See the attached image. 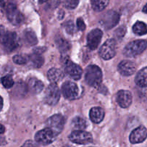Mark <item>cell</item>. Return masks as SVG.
Masks as SVG:
<instances>
[{
	"label": "cell",
	"mask_w": 147,
	"mask_h": 147,
	"mask_svg": "<svg viewBox=\"0 0 147 147\" xmlns=\"http://www.w3.org/2000/svg\"><path fill=\"white\" fill-rule=\"evenodd\" d=\"M103 74L101 69L96 65H90L88 66L86 70L85 80L88 86L98 88L102 83Z\"/></svg>",
	"instance_id": "1"
},
{
	"label": "cell",
	"mask_w": 147,
	"mask_h": 147,
	"mask_svg": "<svg viewBox=\"0 0 147 147\" xmlns=\"http://www.w3.org/2000/svg\"><path fill=\"white\" fill-rule=\"evenodd\" d=\"M1 42L4 50L8 53L14 51L20 45V39L14 32H4V27H1Z\"/></svg>",
	"instance_id": "2"
},
{
	"label": "cell",
	"mask_w": 147,
	"mask_h": 147,
	"mask_svg": "<svg viewBox=\"0 0 147 147\" xmlns=\"http://www.w3.org/2000/svg\"><path fill=\"white\" fill-rule=\"evenodd\" d=\"M147 48V40H138L131 42L125 47L123 55L128 57H134L142 54Z\"/></svg>",
	"instance_id": "3"
},
{
	"label": "cell",
	"mask_w": 147,
	"mask_h": 147,
	"mask_svg": "<svg viewBox=\"0 0 147 147\" xmlns=\"http://www.w3.org/2000/svg\"><path fill=\"white\" fill-rule=\"evenodd\" d=\"M57 136V135L51 129L47 127L46 129L39 131L36 133L34 136V140L38 144L45 146L54 142Z\"/></svg>",
	"instance_id": "4"
},
{
	"label": "cell",
	"mask_w": 147,
	"mask_h": 147,
	"mask_svg": "<svg viewBox=\"0 0 147 147\" xmlns=\"http://www.w3.org/2000/svg\"><path fill=\"white\" fill-rule=\"evenodd\" d=\"M60 98V90L57 85L53 83L49 85L45 93V102L50 106H55Z\"/></svg>",
	"instance_id": "5"
},
{
	"label": "cell",
	"mask_w": 147,
	"mask_h": 147,
	"mask_svg": "<svg viewBox=\"0 0 147 147\" xmlns=\"http://www.w3.org/2000/svg\"><path fill=\"white\" fill-rule=\"evenodd\" d=\"M116 53V44L114 39L106 40L99 50V55L104 60L113 58Z\"/></svg>",
	"instance_id": "6"
},
{
	"label": "cell",
	"mask_w": 147,
	"mask_h": 147,
	"mask_svg": "<svg viewBox=\"0 0 147 147\" xmlns=\"http://www.w3.org/2000/svg\"><path fill=\"white\" fill-rule=\"evenodd\" d=\"M65 118L60 114H55L49 118L46 121V126L47 127L50 128L54 131L57 136H58L64 128Z\"/></svg>",
	"instance_id": "7"
},
{
	"label": "cell",
	"mask_w": 147,
	"mask_h": 147,
	"mask_svg": "<svg viewBox=\"0 0 147 147\" xmlns=\"http://www.w3.org/2000/svg\"><path fill=\"white\" fill-rule=\"evenodd\" d=\"M73 143L78 144H88L93 142V136L90 133L83 130H75L69 136Z\"/></svg>",
	"instance_id": "8"
},
{
	"label": "cell",
	"mask_w": 147,
	"mask_h": 147,
	"mask_svg": "<svg viewBox=\"0 0 147 147\" xmlns=\"http://www.w3.org/2000/svg\"><path fill=\"white\" fill-rule=\"evenodd\" d=\"M61 91L65 98L67 100H75L79 96L78 86L71 81L65 82L62 86Z\"/></svg>",
	"instance_id": "9"
},
{
	"label": "cell",
	"mask_w": 147,
	"mask_h": 147,
	"mask_svg": "<svg viewBox=\"0 0 147 147\" xmlns=\"http://www.w3.org/2000/svg\"><path fill=\"white\" fill-rule=\"evenodd\" d=\"M7 16L8 20L11 24L14 25H19L24 20L23 14L17 9V6L13 3H10L7 7Z\"/></svg>",
	"instance_id": "10"
},
{
	"label": "cell",
	"mask_w": 147,
	"mask_h": 147,
	"mask_svg": "<svg viewBox=\"0 0 147 147\" xmlns=\"http://www.w3.org/2000/svg\"><path fill=\"white\" fill-rule=\"evenodd\" d=\"M119 20H120V15L119 13L113 10H111L105 13L101 18L100 23L106 30H110L119 23Z\"/></svg>",
	"instance_id": "11"
},
{
	"label": "cell",
	"mask_w": 147,
	"mask_h": 147,
	"mask_svg": "<svg viewBox=\"0 0 147 147\" xmlns=\"http://www.w3.org/2000/svg\"><path fill=\"white\" fill-rule=\"evenodd\" d=\"M102 37H103V32L99 29H94L88 34L87 44L90 50H96L100 43Z\"/></svg>",
	"instance_id": "12"
},
{
	"label": "cell",
	"mask_w": 147,
	"mask_h": 147,
	"mask_svg": "<svg viewBox=\"0 0 147 147\" xmlns=\"http://www.w3.org/2000/svg\"><path fill=\"white\" fill-rule=\"evenodd\" d=\"M65 72L74 80H79L83 74V70L81 67L70 60H67L66 62L65 65Z\"/></svg>",
	"instance_id": "13"
},
{
	"label": "cell",
	"mask_w": 147,
	"mask_h": 147,
	"mask_svg": "<svg viewBox=\"0 0 147 147\" xmlns=\"http://www.w3.org/2000/svg\"><path fill=\"white\" fill-rule=\"evenodd\" d=\"M147 138V129L144 126H139L131 133L129 141L131 144H139L144 142Z\"/></svg>",
	"instance_id": "14"
},
{
	"label": "cell",
	"mask_w": 147,
	"mask_h": 147,
	"mask_svg": "<svg viewBox=\"0 0 147 147\" xmlns=\"http://www.w3.org/2000/svg\"><path fill=\"white\" fill-rule=\"evenodd\" d=\"M118 70L123 76H132L136 70V64L129 60H123L118 65Z\"/></svg>",
	"instance_id": "15"
},
{
	"label": "cell",
	"mask_w": 147,
	"mask_h": 147,
	"mask_svg": "<svg viewBox=\"0 0 147 147\" xmlns=\"http://www.w3.org/2000/svg\"><path fill=\"white\" fill-rule=\"evenodd\" d=\"M116 101L118 104L123 109L129 107L132 103L131 93L129 90H119L116 95Z\"/></svg>",
	"instance_id": "16"
},
{
	"label": "cell",
	"mask_w": 147,
	"mask_h": 147,
	"mask_svg": "<svg viewBox=\"0 0 147 147\" xmlns=\"http://www.w3.org/2000/svg\"><path fill=\"white\" fill-rule=\"evenodd\" d=\"M89 116L92 122L95 123H99L103 121L105 116V112L101 108L93 107L90 109Z\"/></svg>",
	"instance_id": "17"
},
{
	"label": "cell",
	"mask_w": 147,
	"mask_h": 147,
	"mask_svg": "<svg viewBox=\"0 0 147 147\" xmlns=\"http://www.w3.org/2000/svg\"><path fill=\"white\" fill-rule=\"evenodd\" d=\"M64 77V73L61 70L53 67L47 72V78L51 83H58Z\"/></svg>",
	"instance_id": "18"
},
{
	"label": "cell",
	"mask_w": 147,
	"mask_h": 147,
	"mask_svg": "<svg viewBox=\"0 0 147 147\" xmlns=\"http://www.w3.org/2000/svg\"><path fill=\"white\" fill-rule=\"evenodd\" d=\"M29 90L34 94L40 93L44 88V84L42 81L37 80V78H30L28 81Z\"/></svg>",
	"instance_id": "19"
},
{
	"label": "cell",
	"mask_w": 147,
	"mask_h": 147,
	"mask_svg": "<svg viewBox=\"0 0 147 147\" xmlns=\"http://www.w3.org/2000/svg\"><path fill=\"white\" fill-rule=\"evenodd\" d=\"M135 83L139 87H147V67H144L138 72L135 78Z\"/></svg>",
	"instance_id": "20"
},
{
	"label": "cell",
	"mask_w": 147,
	"mask_h": 147,
	"mask_svg": "<svg viewBox=\"0 0 147 147\" xmlns=\"http://www.w3.org/2000/svg\"><path fill=\"white\" fill-rule=\"evenodd\" d=\"M29 60L32 63V65L35 67H40L44 64V58L41 55V54L34 53H34L29 55Z\"/></svg>",
	"instance_id": "21"
},
{
	"label": "cell",
	"mask_w": 147,
	"mask_h": 147,
	"mask_svg": "<svg viewBox=\"0 0 147 147\" xmlns=\"http://www.w3.org/2000/svg\"><path fill=\"white\" fill-rule=\"evenodd\" d=\"M133 32L137 35H144L147 34V24L143 22H136L133 26Z\"/></svg>",
	"instance_id": "22"
},
{
	"label": "cell",
	"mask_w": 147,
	"mask_h": 147,
	"mask_svg": "<svg viewBox=\"0 0 147 147\" xmlns=\"http://www.w3.org/2000/svg\"><path fill=\"white\" fill-rule=\"evenodd\" d=\"M24 40L27 45L30 46L34 45L37 43V38L35 33L31 30H27L24 33Z\"/></svg>",
	"instance_id": "23"
},
{
	"label": "cell",
	"mask_w": 147,
	"mask_h": 147,
	"mask_svg": "<svg viewBox=\"0 0 147 147\" xmlns=\"http://www.w3.org/2000/svg\"><path fill=\"white\" fill-rule=\"evenodd\" d=\"M71 126L75 130H84L87 126V123L83 118L75 117L72 121Z\"/></svg>",
	"instance_id": "24"
},
{
	"label": "cell",
	"mask_w": 147,
	"mask_h": 147,
	"mask_svg": "<svg viewBox=\"0 0 147 147\" xmlns=\"http://www.w3.org/2000/svg\"><path fill=\"white\" fill-rule=\"evenodd\" d=\"M56 45L60 51L61 53H65V52L68 51L70 47V44L68 41L65 40V39L61 37H58L56 38L55 40Z\"/></svg>",
	"instance_id": "25"
},
{
	"label": "cell",
	"mask_w": 147,
	"mask_h": 147,
	"mask_svg": "<svg viewBox=\"0 0 147 147\" xmlns=\"http://www.w3.org/2000/svg\"><path fill=\"white\" fill-rule=\"evenodd\" d=\"M109 0H91V6L96 11H101L106 8Z\"/></svg>",
	"instance_id": "26"
},
{
	"label": "cell",
	"mask_w": 147,
	"mask_h": 147,
	"mask_svg": "<svg viewBox=\"0 0 147 147\" xmlns=\"http://www.w3.org/2000/svg\"><path fill=\"white\" fill-rule=\"evenodd\" d=\"M13 61L15 64L24 65L29 61V57L23 55H16L13 57Z\"/></svg>",
	"instance_id": "27"
},
{
	"label": "cell",
	"mask_w": 147,
	"mask_h": 147,
	"mask_svg": "<svg viewBox=\"0 0 147 147\" xmlns=\"http://www.w3.org/2000/svg\"><path fill=\"white\" fill-rule=\"evenodd\" d=\"M1 83H2L4 88L9 89L11 88L14 86V80H13L11 76H5L1 78Z\"/></svg>",
	"instance_id": "28"
},
{
	"label": "cell",
	"mask_w": 147,
	"mask_h": 147,
	"mask_svg": "<svg viewBox=\"0 0 147 147\" xmlns=\"http://www.w3.org/2000/svg\"><path fill=\"white\" fill-rule=\"evenodd\" d=\"M64 27L66 32H67L68 34H72L74 32H76V28H75L74 23H73V21H71V20H69V21L66 22L64 24Z\"/></svg>",
	"instance_id": "29"
},
{
	"label": "cell",
	"mask_w": 147,
	"mask_h": 147,
	"mask_svg": "<svg viewBox=\"0 0 147 147\" xmlns=\"http://www.w3.org/2000/svg\"><path fill=\"white\" fill-rule=\"evenodd\" d=\"M80 0H65V6L69 9H73L78 7Z\"/></svg>",
	"instance_id": "30"
},
{
	"label": "cell",
	"mask_w": 147,
	"mask_h": 147,
	"mask_svg": "<svg viewBox=\"0 0 147 147\" xmlns=\"http://www.w3.org/2000/svg\"><path fill=\"white\" fill-rule=\"evenodd\" d=\"M126 32V27H125V26H121V27L118 28L117 30L115 31L114 34L115 36H116V37H117L118 39H120V38H122V37L125 35Z\"/></svg>",
	"instance_id": "31"
},
{
	"label": "cell",
	"mask_w": 147,
	"mask_h": 147,
	"mask_svg": "<svg viewBox=\"0 0 147 147\" xmlns=\"http://www.w3.org/2000/svg\"><path fill=\"white\" fill-rule=\"evenodd\" d=\"M77 27L78 30H81V31H83L86 29V24H85L84 21L82 18H78L77 20Z\"/></svg>",
	"instance_id": "32"
},
{
	"label": "cell",
	"mask_w": 147,
	"mask_h": 147,
	"mask_svg": "<svg viewBox=\"0 0 147 147\" xmlns=\"http://www.w3.org/2000/svg\"><path fill=\"white\" fill-rule=\"evenodd\" d=\"M23 146H36V144L34 143H32V141H27L26 143L23 144Z\"/></svg>",
	"instance_id": "33"
},
{
	"label": "cell",
	"mask_w": 147,
	"mask_h": 147,
	"mask_svg": "<svg viewBox=\"0 0 147 147\" xmlns=\"http://www.w3.org/2000/svg\"><path fill=\"white\" fill-rule=\"evenodd\" d=\"M143 11L144 13H146L147 14V3L146 4V5L144 6V8H143Z\"/></svg>",
	"instance_id": "34"
},
{
	"label": "cell",
	"mask_w": 147,
	"mask_h": 147,
	"mask_svg": "<svg viewBox=\"0 0 147 147\" xmlns=\"http://www.w3.org/2000/svg\"><path fill=\"white\" fill-rule=\"evenodd\" d=\"M4 126L1 124V134H4Z\"/></svg>",
	"instance_id": "35"
},
{
	"label": "cell",
	"mask_w": 147,
	"mask_h": 147,
	"mask_svg": "<svg viewBox=\"0 0 147 147\" xmlns=\"http://www.w3.org/2000/svg\"><path fill=\"white\" fill-rule=\"evenodd\" d=\"M47 0H39V2L40 3H44L45 2V1H47Z\"/></svg>",
	"instance_id": "36"
},
{
	"label": "cell",
	"mask_w": 147,
	"mask_h": 147,
	"mask_svg": "<svg viewBox=\"0 0 147 147\" xmlns=\"http://www.w3.org/2000/svg\"><path fill=\"white\" fill-rule=\"evenodd\" d=\"M3 107V99L1 98V109H2Z\"/></svg>",
	"instance_id": "37"
},
{
	"label": "cell",
	"mask_w": 147,
	"mask_h": 147,
	"mask_svg": "<svg viewBox=\"0 0 147 147\" xmlns=\"http://www.w3.org/2000/svg\"><path fill=\"white\" fill-rule=\"evenodd\" d=\"M4 1H5V0H2V1H1V3H2V5H3V4H4Z\"/></svg>",
	"instance_id": "38"
}]
</instances>
